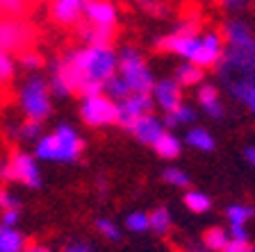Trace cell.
Instances as JSON below:
<instances>
[{
  "instance_id": "26",
  "label": "cell",
  "mask_w": 255,
  "mask_h": 252,
  "mask_svg": "<svg viewBox=\"0 0 255 252\" xmlns=\"http://www.w3.org/2000/svg\"><path fill=\"white\" fill-rule=\"evenodd\" d=\"M103 93H105L110 100H114V102H121V100L128 98V95L132 93V91H130V86L126 84V80H123L121 75L117 73L114 78H110L105 82V86H103Z\"/></svg>"
},
{
  "instance_id": "40",
  "label": "cell",
  "mask_w": 255,
  "mask_h": 252,
  "mask_svg": "<svg viewBox=\"0 0 255 252\" xmlns=\"http://www.w3.org/2000/svg\"><path fill=\"white\" fill-rule=\"evenodd\" d=\"M11 182V166L9 157H0V184Z\"/></svg>"
},
{
  "instance_id": "41",
  "label": "cell",
  "mask_w": 255,
  "mask_h": 252,
  "mask_svg": "<svg viewBox=\"0 0 255 252\" xmlns=\"http://www.w3.org/2000/svg\"><path fill=\"white\" fill-rule=\"evenodd\" d=\"M64 252H96V248L87 241H73L64 248Z\"/></svg>"
},
{
  "instance_id": "24",
  "label": "cell",
  "mask_w": 255,
  "mask_h": 252,
  "mask_svg": "<svg viewBox=\"0 0 255 252\" xmlns=\"http://www.w3.org/2000/svg\"><path fill=\"white\" fill-rule=\"evenodd\" d=\"M255 216V209L251 205H244V202H235V205L226 207V218H228L230 225H244Z\"/></svg>"
},
{
  "instance_id": "5",
  "label": "cell",
  "mask_w": 255,
  "mask_h": 252,
  "mask_svg": "<svg viewBox=\"0 0 255 252\" xmlns=\"http://www.w3.org/2000/svg\"><path fill=\"white\" fill-rule=\"evenodd\" d=\"M117 73L126 80L132 93H150L155 84L153 71L148 69L146 59L139 55L134 48H123L121 53H117Z\"/></svg>"
},
{
  "instance_id": "22",
  "label": "cell",
  "mask_w": 255,
  "mask_h": 252,
  "mask_svg": "<svg viewBox=\"0 0 255 252\" xmlns=\"http://www.w3.org/2000/svg\"><path fill=\"white\" fill-rule=\"evenodd\" d=\"M171 225H173V218H171V211L166 207H157L148 214V230L155 232L157 237H164L169 234Z\"/></svg>"
},
{
  "instance_id": "4",
  "label": "cell",
  "mask_w": 255,
  "mask_h": 252,
  "mask_svg": "<svg viewBox=\"0 0 255 252\" xmlns=\"http://www.w3.org/2000/svg\"><path fill=\"white\" fill-rule=\"evenodd\" d=\"M18 107H21L25 121L43 123L48 116L53 114V95L48 89V80L41 75H30L21 84L18 91Z\"/></svg>"
},
{
  "instance_id": "14",
  "label": "cell",
  "mask_w": 255,
  "mask_h": 252,
  "mask_svg": "<svg viewBox=\"0 0 255 252\" xmlns=\"http://www.w3.org/2000/svg\"><path fill=\"white\" fill-rule=\"evenodd\" d=\"M130 132H132V137L137 139L139 143H143V146H153V143L162 137L164 123H162V118H157L155 114H146L130 127Z\"/></svg>"
},
{
  "instance_id": "2",
  "label": "cell",
  "mask_w": 255,
  "mask_h": 252,
  "mask_svg": "<svg viewBox=\"0 0 255 252\" xmlns=\"http://www.w3.org/2000/svg\"><path fill=\"white\" fill-rule=\"evenodd\" d=\"M221 78H255V32L242 18H230L223 30V55L219 62Z\"/></svg>"
},
{
  "instance_id": "16",
  "label": "cell",
  "mask_w": 255,
  "mask_h": 252,
  "mask_svg": "<svg viewBox=\"0 0 255 252\" xmlns=\"http://www.w3.org/2000/svg\"><path fill=\"white\" fill-rule=\"evenodd\" d=\"M226 86H228V93L235 100L244 102L255 114V78H235V80H228Z\"/></svg>"
},
{
  "instance_id": "45",
  "label": "cell",
  "mask_w": 255,
  "mask_h": 252,
  "mask_svg": "<svg viewBox=\"0 0 255 252\" xmlns=\"http://www.w3.org/2000/svg\"><path fill=\"white\" fill-rule=\"evenodd\" d=\"M189 252H210V250H207V248H203V243H201V246H191Z\"/></svg>"
},
{
  "instance_id": "18",
  "label": "cell",
  "mask_w": 255,
  "mask_h": 252,
  "mask_svg": "<svg viewBox=\"0 0 255 252\" xmlns=\"http://www.w3.org/2000/svg\"><path fill=\"white\" fill-rule=\"evenodd\" d=\"M153 150L159 155L162 159H175V157H180V153H182V141L178 137H175L173 132H169V130H164L162 132V137L157 139V141L153 143Z\"/></svg>"
},
{
  "instance_id": "33",
  "label": "cell",
  "mask_w": 255,
  "mask_h": 252,
  "mask_svg": "<svg viewBox=\"0 0 255 252\" xmlns=\"http://www.w3.org/2000/svg\"><path fill=\"white\" fill-rule=\"evenodd\" d=\"M14 73H16V59L0 50V86H5L7 82H11Z\"/></svg>"
},
{
  "instance_id": "19",
  "label": "cell",
  "mask_w": 255,
  "mask_h": 252,
  "mask_svg": "<svg viewBox=\"0 0 255 252\" xmlns=\"http://www.w3.org/2000/svg\"><path fill=\"white\" fill-rule=\"evenodd\" d=\"M185 143L198 153H212L214 146H217L212 132L205 130V127H189L185 134Z\"/></svg>"
},
{
  "instance_id": "11",
  "label": "cell",
  "mask_w": 255,
  "mask_h": 252,
  "mask_svg": "<svg viewBox=\"0 0 255 252\" xmlns=\"http://www.w3.org/2000/svg\"><path fill=\"white\" fill-rule=\"evenodd\" d=\"M87 25L91 27H103V30H114L117 25V7L110 0H87L85 11H82Z\"/></svg>"
},
{
  "instance_id": "38",
  "label": "cell",
  "mask_w": 255,
  "mask_h": 252,
  "mask_svg": "<svg viewBox=\"0 0 255 252\" xmlns=\"http://www.w3.org/2000/svg\"><path fill=\"white\" fill-rule=\"evenodd\" d=\"M18 221H21V209L0 211V225H5V227H18Z\"/></svg>"
},
{
  "instance_id": "12",
  "label": "cell",
  "mask_w": 255,
  "mask_h": 252,
  "mask_svg": "<svg viewBox=\"0 0 255 252\" xmlns=\"http://www.w3.org/2000/svg\"><path fill=\"white\" fill-rule=\"evenodd\" d=\"M150 98H153V105L157 109L169 114L182 102V89L173 80H157L153 84V89H150Z\"/></svg>"
},
{
  "instance_id": "15",
  "label": "cell",
  "mask_w": 255,
  "mask_h": 252,
  "mask_svg": "<svg viewBox=\"0 0 255 252\" xmlns=\"http://www.w3.org/2000/svg\"><path fill=\"white\" fill-rule=\"evenodd\" d=\"M198 105L214 121L223 118V114H226V109L221 105V95H219V89L214 84H201V89H198Z\"/></svg>"
},
{
  "instance_id": "13",
  "label": "cell",
  "mask_w": 255,
  "mask_h": 252,
  "mask_svg": "<svg viewBox=\"0 0 255 252\" xmlns=\"http://www.w3.org/2000/svg\"><path fill=\"white\" fill-rule=\"evenodd\" d=\"M87 0H53L50 2V16L59 25H78L82 21Z\"/></svg>"
},
{
  "instance_id": "34",
  "label": "cell",
  "mask_w": 255,
  "mask_h": 252,
  "mask_svg": "<svg viewBox=\"0 0 255 252\" xmlns=\"http://www.w3.org/2000/svg\"><path fill=\"white\" fill-rule=\"evenodd\" d=\"M18 64L23 66V71L34 73V71H41L43 59H41V55H39L37 50H25V53L18 55Z\"/></svg>"
},
{
  "instance_id": "3",
  "label": "cell",
  "mask_w": 255,
  "mask_h": 252,
  "mask_svg": "<svg viewBox=\"0 0 255 252\" xmlns=\"http://www.w3.org/2000/svg\"><path fill=\"white\" fill-rule=\"evenodd\" d=\"M85 139L69 123L57 125L50 134H41L34 141V159L50 164H73L82 157Z\"/></svg>"
},
{
  "instance_id": "25",
  "label": "cell",
  "mask_w": 255,
  "mask_h": 252,
  "mask_svg": "<svg viewBox=\"0 0 255 252\" xmlns=\"http://www.w3.org/2000/svg\"><path fill=\"white\" fill-rule=\"evenodd\" d=\"M182 202H185V207L191 214H205V211L212 209V200H210V195L203 193V191H187Z\"/></svg>"
},
{
  "instance_id": "31",
  "label": "cell",
  "mask_w": 255,
  "mask_h": 252,
  "mask_svg": "<svg viewBox=\"0 0 255 252\" xmlns=\"http://www.w3.org/2000/svg\"><path fill=\"white\" fill-rule=\"evenodd\" d=\"M96 230H98V234H103L107 241H119V239H121V230H119V225L112 221V218H96Z\"/></svg>"
},
{
  "instance_id": "30",
  "label": "cell",
  "mask_w": 255,
  "mask_h": 252,
  "mask_svg": "<svg viewBox=\"0 0 255 252\" xmlns=\"http://www.w3.org/2000/svg\"><path fill=\"white\" fill-rule=\"evenodd\" d=\"M30 7V0H0V11H5L7 18H21Z\"/></svg>"
},
{
  "instance_id": "7",
  "label": "cell",
  "mask_w": 255,
  "mask_h": 252,
  "mask_svg": "<svg viewBox=\"0 0 255 252\" xmlns=\"http://www.w3.org/2000/svg\"><path fill=\"white\" fill-rule=\"evenodd\" d=\"M80 118L89 127H107L112 123H117V102L110 100L105 93L82 95Z\"/></svg>"
},
{
  "instance_id": "9",
  "label": "cell",
  "mask_w": 255,
  "mask_h": 252,
  "mask_svg": "<svg viewBox=\"0 0 255 252\" xmlns=\"http://www.w3.org/2000/svg\"><path fill=\"white\" fill-rule=\"evenodd\" d=\"M155 105L150 93H130L128 98H123L121 102H117V125H121L123 130L130 132V127L146 114H153Z\"/></svg>"
},
{
  "instance_id": "32",
  "label": "cell",
  "mask_w": 255,
  "mask_h": 252,
  "mask_svg": "<svg viewBox=\"0 0 255 252\" xmlns=\"http://www.w3.org/2000/svg\"><path fill=\"white\" fill-rule=\"evenodd\" d=\"M126 227L130 232H134V234L148 232V214H146V211H132V214H128Z\"/></svg>"
},
{
  "instance_id": "39",
  "label": "cell",
  "mask_w": 255,
  "mask_h": 252,
  "mask_svg": "<svg viewBox=\"0 0 255 252\" xmlns=\"http://www.w3.org/2000/svg\"><path fill=\"white\" fill-rule=\"evenodd\" d=\"M228 239H235V241H249V230L244 225H230L228 230Z\"/></svg>"
},
{
  "instance_id": "28",
  "label": "cell",
  "mask_w": 255,
  "mask_h": 252,
  "mask_svg": "<svg viewBox=\"0 0 255 252\" xmlns=\"http://www.w3.org/2000/svg\"><path fill=\"white\" fill-rule=\"evenodd\" d=\"M16 139H21V141H30L34 143L39 137H41V123H34V121H25V123H18L11 132Z\"/></svg>"
},
{
  "instance_id": "29",
  "label": "cell",
  "mask_w": 255,
  "mask_h": 252,
  "mask_svg": "<svg viewBox=\"0 0 255 252\" xmlns=\"http://www.w3.org/2000/svg\"><path fill=\"white\" fill-rule=\"evenodd\" d=\"M162 179H164L166 184H171V186H178V189H187L191 182L187 170H182V168H178V166H166L164 170H162Z\"/></svg>"
},
{
  "instance_id": "17",
  "label": "cell",
  "mask_w": 255,
  "mask_h": 252,
  "mask_svg": "<svg viewBox=\"0 0 255 252\" xmlns=\"http://www.w3.org/2000/svg\"><path fill=\"white\" fill-rule=\"evenodd\" d=\"M27 241L18 227L0 225V252H25Z\"/></svg>"
},
{
  "instance_id": "44",
  "label": "cell",
  "mask_w": 255,
  "mask_h": 252,
  "mask_svg": "<svg viewBox=\"0 0 255 252\" xmlns=\"http://www.w3.org/2000/svg\"><path fill=\"white\" fill-rule=\"evenodd\" d=\"M25 252H50L48 246H41V243H32V246L25 248Z\"/></svg>"
},
{
  "instance_id": "8",
  "label": "cell",
  "mask_w": 255,
  "mask_h": 252,
  "mask_svg": "<svg viewBox=\"0 0 255 252\" xmlns=\"http://www.w3.org/2000/svg\"><path fill=\"white\" fill-rule=\"evenodd\" d=\"M7 157H9L11 166V182H18L27 189H39L41 186V168H39V162L34 159V155L25 153V150H16Z\"/></svg>"
},
{
  "instance_id": "1",
  "label": "cell",
  "mask_w": 255,
  "mask_h": 252,
  "mask_svg": "<svg viewBox=\"0 0 255 252\" xmlns=\"http://www.w3.org/2000/svg\"><path fill=\"white\" fill-rule=\"evenodd\" d=\"M117 53L112 46H82L64 53L53 64V75L48 80L50 95H66L80 91L82 95L103 93V86L117 75Z\"/></svg>"
},
{
  "instance_id": "37",
  "label": "cell",
  "mask_w": 255,
  "mask_h": 252,
  "mask_svg": "<svg viewBox=\"0 0 255 252\" xmlns=\"http://www.w3.org/2000/svg\"><path fill=\"white\" fill-rule=\"evenodd\" d=\"M221 252H255L253 243L251 241H235V239H228L226 248Z\"/></svg>"
},
{
  "instance_id": "36",
  "label": "cell",
  "mask_w": 255,
  "mask_h": 252,
  "mask_svg": "<svg viewBox=\"0 0 255 252\" xmlns=\"http://www.w3.org/2000/svg\"><path fill=\"white\" fill-rule=\"evenodd\" d=\"M9 209H21V202L5 184H0V211H9Z\"/></svg>"
},
{
  "instance_id": "42",
  "label": "cell",
  "mask_w": 255,
  "mask_h": 252,
  "mask_svg": "<svg viewBox=\"0 0 255 252\" xmlns=\"http://www.w3.org/2000/svg\"><path fill=\"white\" fill-rule=\"evenodd\" d=\"M219 2L230 11H237V9H242V7L249 5V0H219Z\"/></svg>"
},
{
  "instance_id": "21",
  "label": "cell",
  "mask_w": 255,
  "mask_h": 252,
  "mask_svg": "<svg viewBox=\"0 0 255 252\" xmlns=\"http://www.w3.org/2000/svg\"><path fill=\"white\" fill-rule=\"evenodd\" d=\"M203 75H205V71H201L198 66H194V64L185 62L180 64L178 69H175V78L173 82L180 86V89H189V86H201L203 84Z\"/></svg>"
},
{
  "instance_id": "35",
  "label": "cell",
  "mask_w": 255,
  "mask_h": 252,
  "mask_svg": "<svg viewBox=\"0 0 255 252\" xmlns=\"http://www.w3.org/2000/svg\"><path fill=\"white\" fill-rule=\"evenodd\" d=\"M139 5L146 14L155 16V18H164L166 11H169V5H166L164 0H139Z\"/></svg>"
},
{
  "instance_id": "20",
  "label": "cell",
  "mask_w": 255,
  "mask_h": 252,
  "mask_svg": "<svg viewBox=\"0 0 255 252\" xmlns=\"http://www.w3.org/2000/svg\"><path fill=\"white\" fill-rule=\"evenodd\" d=\"M196 121V111L194 107H189L187 102H180V105L175 107L173 111L164 114V130H175V127H182V125H191V123Z\"/></svg>"
},
{
  "instance_id": "23",
  "label": "cell",
  "mask_w": 255,
  "mask_h": 252,
  "mask_svg": "<svg viewBox=\"0 0 255 252\" xmlns=\"http://www.w3.org/2000/svg\"><path fill=\"white\" fill-rule=\"evenodd\" d=\"M112 37L114 30H103V27H91V25H82V39L85 46H112Z\"/></svg>"
},
{
  "instance_id": "27",
  "label": "cell",
  "mask_w": 255,
  "mask_h": 252,
  "mask_svg": "<svg viewBox=\"0 0 255 252\" xmlns=\"http://www.w3.org/2000/svg\"><path fill=\"white\" fill-rule=\"evenodd\" d=\"M226 243H228V232L223 227H212L203 237V248H207L210 252H221L226 248Z\"/></svg>"
},
{
  "instance_id": "43",
  "label": "cell",
  "mask_w": 255,
  "mask_h": 252,
  "mask_svg": "<svg viewBox=\"0 0 255 252\" xmlns=\"http://www.w3.org/2000/svg\"><path fill=\"white\" fill-rule=\"evenodd\" d=\"M244 159L251 164V166H255V146H246L244 148Z\"/></svg>"
},
{
  "instance_id": "10",
  "label": "cell",
  "mask_w": 255,
  "mask_h": 252,
  "mask_svg": "<svg viewBox=\"0 0 255 252\" xmlns=\"http://www.w3.org/2000/svg\"><path fill=\"white\" fill-rule=\"evenodd\" d=\"M223 55V39L219 32H205V34H198V43L196 50L191 55L189 64L198 66L201 71L212 69V66H219Z\"/></svg>"
},
{
  "instance_id": "6",
  "label": "cell",
  "mask_w": 255,
  "mask_h": 252,
  "mask_svg": "<svg viewBox=\"0 0 255 252\" xmlns=\"http://www.w3.org/2000/svg\"><path fill=\"white\" fill-rule=\"evenodd\" d=\"M37 41V32L23 18H0V50L14 57L32 50Z\"/></svg>"
}]
</instances>
